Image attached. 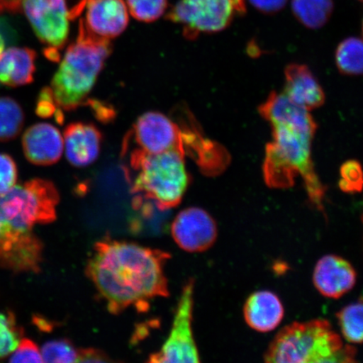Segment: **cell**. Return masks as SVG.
<instances>
[{
  "instance_id": "obj_18",
  "label": "cell",
  "mask_w": 363,
  "mask_h": 363,
  "mask_svg": "<svg viewBox=\"0 0 363 363\" xmlns=\"http://www.w3.org/2000/svg\"><path fill=\"white\" fill-rule=\"evenodd\" d=\"M243 315L249 328L259 333H269L282 322L284 308L275 294L263 290L250 295L243 307Z\"/></svg>"
},
{
  "instance_id": "obj_25",
  "label": "cell",
  "mask_w": 363,
  "mask_h": 363,
  "mask_svg": "<svg viewBox=\"0 0 363 363\" xmlns=\"http://www.w3.org/2000/svg\"><path fill=\"white\" fill-rule=\"evenodd\" d=\"M22 330L11 313L0 311V359L10 356L22 338Z\"/></svg>"
},
{
  "instance_id": "obj_9",
  "label": "cell",
  "mask_w": 363,
  "mask_h": 363,
  "mask_svg": "<svg viewBox=\"0 0 363 363\" xmlns=\"http://www.w3.org/2000/svg\"><path fill=\"white\" fill-rule=\"evenodd\" d=\"M194 289V280L190 279L182 290L169 337L163 344L160 351L150 356L149 362H201L192 328Z\"/></svg>"
},
{
  "instance_id": "obj_5",
  "label": "cell",
  "mask_w": 363,
  "mask_h": 363,
  "mask_svg": "<svg viewBox=\"0 0 363 363\" xmlns=\"http://www.w3.org/2000/svg\"><path fill=\"white\" fill-rule=\"evenodd\" d=\"M184 157L178 150L157 154L131 150L126 169L131 194L153 201L162 211L179 206L190 182Z\"/></svg>"
},
{
  "instance_id": "obj_8",
  "label": "cell",
  "mask_w": 363,
  "mask_h": 363,
  "mask_svg": "<svg viewBox=\"0 0 363 363\" xmlns=\"http://www.w3.org/2000/svg\"><path fill=\"white\" fill-rule=\"evenodd\" d=\"M21 9L35 35L45 45V57L50 61H60L72 19L66 0H23Z\"/></svg>"
},
{
  "instance_id": "obj_34",
  "label": "cell",
  "mask_w": 363,
  "mask_h": 363,
  "mask_svg": "<svg viewBox=\"0 0 363 363\" xmlns=\"http://www.w3.org/2000/svg\"><path fill=\"white\" fill-rule=\"evenodd\" d=\"M359 1H362V0H359Z\"/></svg>"
},
{
  "instance_id": "obj_14",
  "label": "cell",
  "mask_w": 363,
  "mask_h": 363,
  "mask_svg": "<svg viewBox=\"0 0 363 363\" xmlns=\"http://www.w3.org/2000/svg\"><path fill=\"white\" fill-rule=\"evenodd\" d=\"M313 283L323 296L340 298L353 289L357 272L350 262L335 255L321 257L313 274Z\"/></svg>"
},
{
  "instance_id": "obj_10",
  "label": "cell",
  "mask_w": 363,
  "mask_h": 363,
  "mask_svg": "<svg viewBox=\"0 0 363 363\" xmlns=\"http://www.w3.org/2000/svg\"><path fill=\"white\" fill-rule=\"evenodd\" d=\"M43 244L33 230L15 228L0 217V266L15 272H39Z\"/></svg>"
},
{
  "instance_id": "obj_11",
  "label": "cell",
  "mask_w": 363,
  "mask_h": 363,
  "mask_svg": "<svg viewBox=\"0 0 363 363\" xmlns=\"http://www.w3.org/2000/svg\"><path fill=\"white\" fill-rule=\"evenodd\" d=\"M126 140H133L134 149L143 152L157 154L178 150L185 154L182 127L156 111L140 116Z\"/></svg>"
},
{
  "instance_id": "obj_23",
  "label": "cell",
  "mask_w": 363,
  "mask_h": 363,
  "mask_svg": "<svg viewBox=\"0 0 363 363\" xmlns=\"http://www.w3.org/2000/svg\"><path fill=\"white\" fill-rule=\"evenodd\" d=\"M362 302L352 303L337 313L340 330L349 343L361 344L363 331Z\"/></svg>"
},
{
  "instance_id": "obj_3",
  "label": "cell",
  "mask_w": 363,
  "mask_h": 363,
  "mask_svg": "<svg viewBox=\"0 0 363 363\" xmlns=\"http://www.w3.org/2000/svg\"><path fill=\"white\" fill-rule=\"evenodd\" d=\"M111 52L110 40L91 33L80 20L75 42L61 57L51 86L44 89L56 108L58 120L62 111H74L87 101Z\"/></svg>"
},
{
  "instance_id": "obj_2",
  "label": "cell",
  "mask_w": 363,
  "mask_h": 363,
  "mask_svg": "<svg viewBox=\"0 0 363 363\" xmlns=\"http://www.w3.org/2000/svg\"><path fill=\"white\" fill-rule=\"evenodd\" d=\"M259 111L272 130L263 162L266 184L271 189H289L301 177L311 203L324 213L325 188L315 171L311 154L317 125L310 111L278 93H272Z\"/></svg>"
},
{
  "instance_id": "obj_20",
  "label": "cell",
  "mask_w": 363,
  "mask_h": 363,
  "mask_svg": "<svg viewBox=\"0 0 363 363\" xmlns=\"http://www.w3.org/2000/svg\"><path fill=\"white\" fill-rule=\"evenodd\" d=\"M291 4L295 17L310 29L323 27L334 9L333 0H292Z\"/></svg>"
},
{
  "instance_id": "obj_12",
  "label": "cell",
  "mask_w": 363,
  "mask_h": 363,
  "mask_svg": "<svg viewBox=\"0 0 363 363\" xmlns=\"http://www.w3.org/2000/svg\"><path fill=\"white\" fill-rule=\"evenodd\" d=\"M174 242L188 252H203L216 242V222L203 208H187L179 213L171 226Z\"/></svg>"
},
{
  "instance_id": "obj_19",
  "label": "cell",
  "mask_w": 363,
  "mask_h": 363,
  "mask_svg": "<svg viewBox=\"0 0 363 363\" xmlns=\"http://www.w3.org/2000/svg\"><path fill=\"white\" fill-rule=\"evenodd\" d=\"M36 52L28 48H11L0 53V83L16 88L33 83Z\"/></svg>"
},
{
  "instance_id": "obj_13",
  "label": "cell",
  "mask_w": 363,
  "mask_h": 363,
  "mask_svg": "<svg viewBox=\"0 0 363 363\" xmlns=\"http://www.w3.org/2000/svg\"><path fill=\"white\" fill-rule=\"evenodd\" d=\"M86 7V28L99 38L111 40L124 33L129 23L123 0H82Z\"/></svg>"
},
{
  "instance_id": "obj_7",
  "label": "cell",
  "mask_w": 363,
  "mask_h": 363,
  "mask_svg": "<svg viewBox=\"0 0 363 363\" xmlns=\"http://www.w3.org/2000/svg\"><path fill=\"white\" fill-rule=\"evenodd\" d=\"M246 13L245 0H180L167 19L183 26L186 38L220 33L238 15Z\"/></svg>"
},
{
  "instance_id": "obj_17",
  "label": "cell",
  "mask_w": 363,
  "mask_h": 363,
  "mask_svg": "<svg viewBox=\"0 0 363 363\" xmlns=\"http://www.w3.org/2000/svg\"><path fill=\"white\" fill-rule=\"evenodd\" d=\"M284 94L290 101L308 111L325 103L323 89L305 65H290L286 68Z\"/></svg>"
},
{
  "instance_id": "obj_31",
  "label": "cell",
  "mask_w": 363,
  "mask_h": 363,
  "mask_svg": "<svg viewBox=\"0 0 363 363\" xmlns=\"http://www.w3.org/2000/svg\"><path fill=\"white\" fill-rule=\"evenodd\" d=\"M106 353L94 348L80 349L79 362H111Z\"/></svg>"
},
{
  "instance_id": "obj_30",
  "label": "cell",
  "mask_w": 363,
  "mask_h": 363,
  "mask_svg": "<svg viewBox=\"0 0 363 363\" xmlns=\"http://www.w3.org/2000/svg\"><path fill=\"white\" fill-rule=\"evenodd\" d=\"M288 0H250V3L258 11L265 13H274L280 11L287 4Z\"/></svg>"
},
{
  "instance_id": "obj_1",
  "label": "cell",
  "mask_w": 363,
  "mask_h": 363,
  "mask_svg": "<svg viewBox=\"0 0 363 363\" xmlns=\"http://www.w3.org/2000/svg\"><path fill=\"white\" fill-rule=\"evenodd\" d=\"M170 257L162 250L107 238L94 245L86 274L111 314L130 307L144 312L153 299L169 296L164 269Z\"/></svg>"
},
{
  "instance_id": "obj_29",
  "label": "cell",
  "mask_w": 363,
  "mask_h": 363,
  "mask_svg": "<svg viewBox=\"0 0 363 363\" xmlns=\"http://www.w3.org/2000/svg\"><path fill=\"white\" fill-rule=\"evenodd\" d=\"M18 171L16 162L8 154L0 153V195L16 184Z\"/></svg>"
},
{
  "instance_id": "obj_27",
  "label": "cell",
  "mask_w": 363,
  "mask_h": 363,
  "mask_svg": "<svg viewBox=\"0 0 363 363\" xmlns=\"http://www.w3.org/2000/svg\"><path fill=\"white\" fill-rule=\"evenodd\" d=\"M340 187L344 192H360L362 187V172L359 163L347 162L340 169Z\"/></svg>"
},
{
  "instance_id": "obj_32",
  "label": "cell",
  "mask_w": 363,
  "mask_h": 363,
  "mask_svg": "<svg viewBox=\"0 0 363 363\" xmlns=\"http://www.w3.org/2000/svg\"><path fill=\"white\" fill-rule=\"evenodd\" d=\"M23 0H0V13H16L21 10Z\"/></svg>"
},
{
  "instance_id": "obj_33",
  "label": "cell",
  "mask_w": 363,
  "mask_h": 363,
  "mask_svg": "<svg viewBox=\"0 0 363 363\" xmlns=\"http://www.w3.org/2000/svg\"><path fill=\"white\" fill-rule=\"evenodd\" d=\"M4 45H6V44H4L3 35L1 33H0V53H1L4 51Z\"/></svg>"
},
{
  "instance_id": "obj_28",
  "label": "cell",
  "mask_w": 363,
  "mask_h": 363,
  "mask_svg": "<svg viewBox=\"0 0 363 363\" xmlns=\"http://www.w3.org/2000/svg\"><path fill=\"white\" fill-rule=\"evenodd\" d=\"M10 356L11 362H43L38 345L28 338H21Z\"/></svg>"
},
{
  "instance_id": "obj_24",
  "label": "cell",
  "mask_w": 363,
  "mask_h": 363,
  "mask_svg": "<svg viewBox=\"0 0 363 363\" xmlns=\"http://www.w3.org/2000/svg\"><path fill=\"white\" fill-rule=\"evenodd\" d=\"M43 362H79L80 349L67 339L50 340L40 350Z\"/></svg>"
},
{
  "instance_id": "obj_22",
  "label": "cell",
  "mask_w": 363,
  "mask_h": 363,
  "mask_svg": "<svg viewBox=\"0 0 363 363\" xmlns=\"http://www.w3.org/2000/svg\"><path fill=\"white\" fill-rule=\"evenodd\" d=\"M335 62L340 72L347 75H360L363 67V45L362 40L350 38L338 45Z\"/></svg>"
},
{
  "instance_id": "obj_26",
  "label": "cell",
  "mask_w": 363,
  "mask_h": 363,
  "mask_svg": "<svg viewBox=\"0 0 363 363\" xmlns=\"http://www.w3.org/2000/svg\"><path fill=\"white\" fill-rule=\"evenodd\" d=\"M131 16L143 22L155 21L167 8V0H127Z\"/></svg>"
},
{
  "instance_id": "obj_6",
  "label": "cell",
  "mask_w": 363,
  "mask_h": 363,
  "mask_svg": "<svg viewBox=\"0 0 363 363\" xmlns=\"http://www.w3.org/2000/svg\"><path fill=\"white\" fill-rule=\"evenodd\" d=\"M59 201L60 196L51 181L31 179L0 195V217L16 229L33 230L36 225L56 220Z\"/></svg>"
},
{
  "instance_id": "obj_15",
  "label": "cell",
  "mask_w": 363,
  "mask_h": 363,
  "mask_svg": "<svg viewBox=\"0 0 363 363\" xmlns=\"http://www.w3.org/2000/svg\"><path fill=\"white\" fill-rule=\"evenodd\" d=\"M25 156L38 166H49L60 160L65 145L63 136L55 126L48 123L31 125L22 138Z\"/></svg>"
},
{
  "instance_id": "obj_16",
  "label": "cell",
  "mask_w": 363,
  "mask_h": 363,
  "mask_svg": "<svg viewBox=\"0 0 363 363\" xmlns=\"http://www.w3.org/2000/svg\"><path fill=\"white\" fill-rule=\"evenodd\" d=\"M63 145L67 161L76 167H84L97 160L101 153L102 134L92 124L76 122L67 126Z\"/></svg>"
},
{
  "instance_id": "obj_4",
  "label": "cell",
  "mask_w": 363,
  "mask_h": 363,
  "mask_svg": "<svg viewBox=\"0 0 363 363\" xmlns=\"http://www.w3.org/2000/svg\"><path fill=\"white\" fill-rule=\"evenodd\" d=\"M356 348L345 345L330 322L317 319L285 326L269 345L264 360L269 363H351Z\"/></svg>"
},
{
  "instance_id": "obj_21",
  "label": "cell",
  "mask_w": 363,
  "mask_h": 363,
  "mask_svg": "<svg viewBox=\"0 0 363 363\" xmlns=\"http://www.w3.org/2000/svg\"><path fill=\"white\" fill-rule=\"evenodd\" d=\"M25 116L15 99L0 97V142H10L20 135Z\"/></svg>"
}]
</instances>
